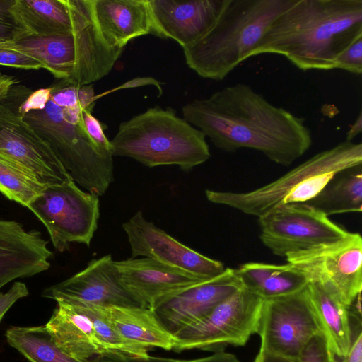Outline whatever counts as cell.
Returning <instances> with one entry per match:
<instances>
[{"instance_id":"cell-1","label":"cell","mask_w":362,"mask_h":362,"mask_svg":"<svg viewBox=\"0 0 362 362\" xmlns=\"http://www.w3.org/2000/svg\"><path fill=\"white\" fill-rule=\"evenodd\" d=\"M183 118L218 148H250L271 161L291 165L312 145L303 118L269 103L249 85L236 83L182 107Z\"/></svg>"},{"instance_id":"cell-2","label":"cell","mask_w":362,"mask_h":362,"mask_svg":"<svg viewBox=\"0 0 362 362\" xmlns=\"http://www.w3.org/2000/svg\"><path fill=\"white\" fill-rule=\"evenodd\" d=\"M97 100L92 84L59 81L32 93L22 103L24 121L50 147L72 180L87 192L103 195L114 180L113 156L100 151L83 122Z\"/></svg>"},{"instance_id":"cell-3","label":"cell","mask_w":362,"mask_h":362,"mask_svg":"<svg viewBox=\"0 0 362 362\" xmlns=\"http://www.w3.org/2000/svg\"><path fill=\"white\" fill-rule=\"evenodd\" d=\"M362 37V0H293L252 53L284 56L304 71L335 69L339 54Z\"/></svg>"},{"instance_id":"cell-4","label":"cell","mask_w":362,"mask_h":362,"mask_svg":"<svg viewBox=\"0 0 362 362\" xmlns=\"http://www.w3.org/2000/svg\"><path fill=\"white\" fill-rule=\"evenodd\" d=\"M293 0H224L215 23L199 40L182 48L197 75L223 80L252 53L272 21Z\"/></svg>"},{"instance_id":"cell-5","label":"cell","mask_w":362,"mask_h":362,"mask_svg":"<svg viewBox=\"0 0 362 362\" xmlns=\"http://www.w3.org/2000/svg\"><path fill=\"white\" fill-rule=\"evenodd\" d=\"M112 156L132 158L145 166L177 165L189 171L211 156L205 135L158 106L122 122L110 141Z\"/></svg>"},{"instance_id":"cell-6","label":"cell","mask_w":362,"mask_h":362,"mask_svg":"<svg viewBox=\"0 0 362 362\" xmlns=\"http://www.w3.org/2000/svg\"><path fill=\"white\" fill-rule=\"evenodd\" d=\"M361 164V143L344 141L255 189L245 192L207 189L205 194L210 202L259 218L284 205L308 202L339 173Z\"/></svg>"},{"instance_id":"cell-7","label":"cell","mask_w":362,"mask_h":362,"mask_svg":"<svg viewBox=\"0 0 362 362\" xmlns=\"http://www.w3.org/2000/svg\"><path fill=\"white\" fill-rule=\"evenodd\" d=\"M0 48L30 55L59 81L74 86L90 85L106 76L124 50L107 44L93 16L70 33L0 41Z\"/></svg>"},{"instance_id":"cell-8","label":"cell","mask_w":362,"mask_h":362,"mask_svg":"<svg viewBox=\"0 0 362 362\" xmlns=\"http://www.w3.org/2000/svg\"><path fill=\"white\" fill-rule=\"evenodd\" d=\"M28 208L47 228L59 252L71 243L89 246L98 228L99 197L81 189L73 180L45 186Z\"/></svg>"},{"instance_id":"cell-9","label":"cell","mask_w":362,"mask_h":362,"mask_svg":"<svg viewBox=\"0 0 362 362\" xmlns=\"http://www.w3.org/2000/svg\"><path fill=\"white\" fill-rule=\"evenodd\" d=\"M262 300L243 288L239 289L203 318L176 333L172 350L218 352L229 345H245L257 334Z\"/></svg>"},{"instance_id":"cell-10","label":"cell","mask_w":362,"mask_h":362,"mask_svg":"<svg viewBox=\"0 0 362 362\" xmlns=\"http://www.w3.org/2000/svg\"><path fill=\"white\" fill-rule=\"evenodd\" d=\"M31 93L17 84L0 102V155L45 186L68 182L72 178L52 150L23 119L20 106Z\"/></svg>"},{"instance_id":"cell-11","label":"cell","mask_w":362,"mask_h":362,"mask_svg":"<svg viewBox=\"0 0 362 362\" xmlns=\"http://www.w3.org/2000/svg\"><path fill=\"white\" fill-rule=\"evenodd\" d=\"M259 238L274 255L285 257L339 240L349 231L306 203L278 207L258 218Z\"/></svg>"},{"instance_id":"cell-12","label":"cell","mask_w":362,"mask_h":362,"mask_svg":"<svg viewBox=\"0 0 362 362\" xmlns=\"http://www.w3.org/2000/svg\"><path fill=\"white\" fill-rule=\"evenodd\" d=\"M305 288L262 300L257 329L260 349L300 360L310 340L322 334Z\"/></svg>"},{"instance_id":"cell-13","label":"cell","mask_w":362,"mask_h":362,"mask_svg":"<svg viewBox=\"0 0 362 362\" xmlns=\"http://www.w3.org/2000/svg\"><path fill=\"white\" fill-rule=\"evenodd\" d=\"M285 259L309 280L331 286L347 305L361 293L362 238L349 232L344 238L288 255Z\"/></svg>"},{"instance_id":"cell-14","label":"cell","mask_w":362,"mask_h":362,"mask_svg":"<svg viewBox=\"0 0 362 362\" xmlns=\"http://www.w3.org/2000/svg\"><path fill=\"white\" fill-rule=\"evenodd\" d=\"M132 257H148L190 273L202 279L221 274L223 264L204 256L146 220L141 211L122 224Z\"/></svg>"},{"instance_id":"cell-15","label":"cell","mask_w":362,"mask_h":362,"mask_svg":"<svg viewBox=\"0 0 362 362\" xmlns=\"http://www.w3.org/2000/svg\"><path fill=\"white\" fill-rule=\"evenodd\" d=\"M42 296L100 307L148 308L124 285L111 255L92 259L81 272L45 288Z\"/></svg>"},{"instance_id":"cell-16","label":"cell","mask_w":362,"mask_h":362,"mask_svg":"<svg viewBox=\"0 0 362 362\" xmlns=\"http://www.w3.org/2000/svg\"><path fill=\"white\" fill-rule=\"evenodd\" d=\"M242 288L235 269L226 268L221 274L165 296L148 308L173 337Z\"/></svg>"},{"instance_id":"cell-17","label":"cell","mask_w":362,"mask_h":362,"mask_svg":"<svg viewBox=\"0 0 362 362\" xmlns=\"http://www.w3.org/2000/svg\"><path fill=\"white\" fill-rule=\"evenodd\" d=\"M224 0H148L157 37L171 38L182 48L212 27Z\"/></svg>"},{"instance_id":"cell-18","label":"cell","mask_w":362,"mask_h":362,"mask_svg":"<svg viewBox=\"0 0 362 362\" xmlns=\"http://www.w3.org/2000/svg\"><path fill=\"white\" fill-rule=\"evenodd\" d=\"M11 13L24 37L66 34L93 16L92 0H13Z\"/></svg>"},{"instance_id":"cell-19","label":"cell","mask_w":362,"mask_h":362,"mask_svg":"<svg viewBox=\"0 0 362 362\" xmlns=\"http://www.w3.org/2000/svg\"><path fill=\"white\" fill-rule=\"evenodd\" d=\"M52 255L40 232L0 218V288L14 279L47 270Z\"/></svg>"},{"instance_id":"cell-20","label":"cell","mask_w":362,"mask_h":362,"mask_svg":"<svg viewBox=\"0 0 362 362\" xmlns=\"http://www.w3.org/2000/svg\"><path fill=\"white\" fill-rule=\"evenodd\" d=\"M115 265L126 288L148 307L165 296L207 280L148 257L115 261Z\"/></svg>"},{"instance_id":"cell-21","label":"cell","mask_w":362,"mask_h":362,"mask_svg":"<svg viewBox=\"0 0 362 362\" xmlns=\"http://www.w3.org/2000/svg\"><path fill=\"white\" fill-rule=\"evenodd\" d=\"M95 24L107 44L124 49L136 37L157 36L148 0H92Z\"/></svg>"},{"instance_id":"cell-22","label":"cell","mask_w":362,"mask_h":362,"mask_svg":"<svg viewBox=\"0 0 362 362\" xmlns=\"http://www.w3.org/2000/svg\"><path fill=\"white\" fill-rule=\"evenodd\" d=\"M305 289L322 334L334 355L342 358L348 353L355 333L349 305L329 285L311 281Z\"/></svg>"},{"instance_id":"cell-23","label":"cell","mask_w":362,"mask_h":362,"mask_svg":"<svg viewBox=\"0 0 362 362\" xmlns=\"http://www.w3.org/2000/svg\"><path fill=\"white\" fill-rule=\"evenodd\" d=\"M57 303L45 325L54 342L71 356L86 362L101 353L89 317L76 304Z\"/></svg>"},{"instance_id":"cell-24","label":"cell","mask_w":362,"mask_h":362,"mask_svg":"<svg viewBox=\"0 0 362 362\" xmlns=\"http://www.w3.org/2000/svg\"><path fill=\"white\" fill-rule=\"evenodd\" d=\"M235 272L243 288L262 300L297 293L309 283L300 271L288 263L247 262L240 264Z\"/></svg>"},{"instance_id":"cell-25","label":"cell","mask_w":362,"mask_h":362,"mask_svg":"<svg viewBox=\"0 0 362 362\" xmlns=\"http://www.w3.org/2000/svg\"><path fill=\"white\" fill-rule=\"evenodd\" d=\"M100 308L118 333L127 341L148 349H173V337L161 327L149 308Z\"/></svg>"},{"instance_id":"cell-26","label":"cell","mask_w":362,"mask_h":362,"mask_svg":"<svg viewBox=\"0 0 362 362\" xmlns=\"http://www.w3.org/2000/svg\"><path fill=\"white\" fill-rule=\"evenodd\" d=\"M306 204L327 216L362 211V166L358 165L337 175Z\"/></svg>"},{"instance_id":"cell-27","label":"cell","mask_w":362,"mask_h":362,"mask_svg":"<svg viewBox=\"0 0 362 362\" xmlns=\"http://www.w3.org/2000/svg\"><path fill=\"white\" fill-rule=\"evenodd\" d=\"M7 342L30 362H86L59 347L45 325L11 327L6 332Z\"/></svg>"},{"instance_id":"cell-28","label":"cell","mask_w":362,"mask_h":362,"mask_svg":"<svg viewBox=\"0 0 362 362\" xmlns=\"http://www.w3.org/2000/svg\"><path fill=\"white\" fill-rule=\"evenodd\" d=\"M45 187L25 169L0 155V192L8 199L28 207Z\"/></svg>"},{"instance_id":"cell-29","label":"cell","mask_w":362,"mask_h":362,"mask_svg":"<svg viewBox=\"0 0 362 362\" xmlns=\"http://www.w3.org/2000/svg\"><path fill=\"white\" fill-rule=\"evenodd\" d=\"M66 302L76 304L89 317L102 352L117 351L139 356L148 355V349L127 341L118 333L100 306L80 302Z\"/></svg>"},{"instance_id":"cell-30","label":"cell","mask_w":362,"mask_h":362,"mask_svg":"<svg viewBox=\"0 0 362 362\" xmlns=\"http://www.w3.org/2000/svg\"><path fill=\"white\" fill-rule=\"evenodd\" d=\"M88 362H240L230 353L222 351L197 359L180 360L157 356H139L117 351H103L92 357Z\"/></svg>"},{"instance_id":"cell-31","label":"cell","mask_w":362,"mask_h":362,"mask_svg":"<svg viewBox=\"0 0 362 362\" xmlns=\"http://www.w3.org/2000/svg\"><path fill=\"white\" fill-rule=\"evenodd\" d=\"M335 69L355 74L362 73V37L352 41L337 56Z\"/></svg>"},{"instance_id":"cell-32","label":"cell","mask_w":362,"mask_h":362,"mask_svg":"<svg viewBox=\"0 0 362 362\" xmlns=\"http://www.w3.org/2000/svg\"><path fill=\"white\" fill-rule=\"evenodd\" d=\"M300 362H337L336 356L322 334L315 336L303 350Z\"/></svg>"},{"instance_id":"cell-33","label":"cell","mask_w":362,"mask_h":362,"mask_svg":"<svg viewBox=\"0 0 362 362\" xmlns=\"http://www.w3.org/2000/svg\"><path fill=\"white\" fill-rule=\"evenodd\" d=\"M93 110H85L83 112V122L85 129L93 143L103 153L112 154L110 141L107 138L103 124L92 114Z\"/></svg>"},{"instance_id":"cell-34","label":"cell","mask_w":362,"mask_h":362,"mask_svg":"<svg viewBox=\"0 0 362 362\" xmlns=\"http://www.w3.org/2000/svg\"><path fill=\"white\" fill-rule=\"evenodd\" d=\"M13 2V0H0V41L15 40L25 35L11 13Z\"/></svg>"},{"instance_id":"cell-35","label":"cell","mask_w":362,"mask_h":362,"mask_svg":"<svg viewBox=\"0 0 362 362\" xmlns=\"http://www.w3.org/2000/svg\"><path fill=\"white\" fill-rule=\"evenodd\" d=\"M0 65L25 70L45 69L39 61L30 55L4 48H0Z\"/></svg>"},{"instance_id":"cell-36","label":"cell","mask_w":362,"mask_h":362,"mask_svg":"<svg viewBox=\"0 0 362 362\" xmlns=\"http://www.w3.org/2000/svg\"><path fill=\"white\" fill-rule=\"evenodd\" d=\"M29 294L26 285L21 281H16L6 293H0V321L19 299Z\"/></svg>"},{"instance_id":"cell-37","label":"cell","mask_w":362,"mask_h":362,"mask_svg":"<svg viewBox=\"0 0 362 362\" xmlns=\"http://www.w3.org/2000/svg\"><path fill=\"white\" fill-rule=\"evenodd\" d=\"M145 86H153L158 88L159 95H160L163 92L161 83L155 78L150 76L136 77L126 81L117 88L112 89V91L119 90L121 89L134 88Z\"/></svg>"},{"instance_id":"cell-38","label":"cell","mask_w":362,"mask_h":362,"mask_svg":"<svg viewBox=\"0 0 362 362\" xmlns=\"http://www.w3.org/2000/svg\"><path fill=\"white\" fill-rule=\"evenodd\" d=\"M342 359V362H362L361 329L354 333L350 349Z\"/></svg>"},{"instance_id":"cell-39","label":"cell","mask_w":362,"mask_h":362,"mask_svg":"<svg viewBox=\"0 0 362 362\" xmlns=\"http://www.w3.org/2000/svg\"><path fill=\"white\" fill-rule=\"evenodd\" d=\"M254 362H300V361L287 358L260 349Z\"/></svg>"},{"instance_id":"cell-40","label":"cell","mask_w":362,"mask_h":362,"mask_svg":"<svg viewBox=\"0 0 362 362\" xmlns=\"http://www.w3.org/2000/svg\"><path fill=\"white\" fill-rule=\"evenodd\" d=\"M18 83L14 76L0 72V102L8 97L13 87Z\"/></svg>"},{"instance_id":"cell-41","label":"cell","mask_w":362,"mask_h":362,"mask_svg":"<svg viewBox=\"0 0 362 362\" xmlns=\"http://www.w3.org/2000/svg\"><path fill=\"white\" fill-rule=\"evenodd\" d=\"M362 131V112L360 111L354 122L350 127L346 133V141L352 142V140L356 137Z\"/></svg>"}]
</instances>
